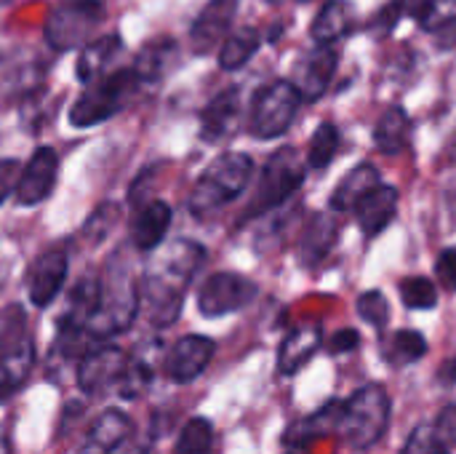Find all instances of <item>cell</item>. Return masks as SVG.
<instances>
[{
    "instance_id": "42",
    "label": "cell",
    "mask_w": 456,
    "mask_h": 454,
    "mask_svg": "<svg viewBox=\"0 0 456 454\" xmlns=\"http://www.w3.org/2000/svg\"><path fill=\"white\" fill-rule=\"evenodd\" d=\"M8 3H13V0H0V5H8Z\"/></svg>"
},
{
    "instance_id": "35",
    "label": "cell",
    "mask_w": 456,
    "mask_h": 454,
    "mask_svg": "<svg viewBox=\"0 0 456 454\" xmlns=\"http://www.w3.org/2000/svg\"><path fill=\"white\" fill-rule=\"evenodd\" d=\"M19 177H21V166H19V161H13V158H3V161H0V206L5 203V198H8L11 193H16Z\"/></svg>"
},
{
    "instance_id": "15",
    "label": "cell",
    "mask_w": 456,
    "mask_h": 454,
    "mask_svg": "<svg viewBox=\"0 0 456 454\" xmlns=\"http://www.w3.org/2000/svg\"><path fill=\"white\" fill-rule=\"evenodd\" d=\"M235 11H238V0H208L206 8L192 21V29H190L192 48L198 54H208L211 48L222 45L235 19Z\"/></svg>"
},
{
    "instance_id": "7",
    "label": "cell",
    "mask_w": 456,
    "mask_h": 454,
    "mask_svg": "<svg viewBox=\"0 0 456 454\" xmlns=\"http://www.w3.org/2000/svg\"><path fill=\"white\" fill-rule=\"evenodd\" d=\"M305 171H307V163L299 158L297 150L283 147V150L273 153L270 161L265 163L256 195L248 206V217H256L262 211L281 206L305 182Z\"/></svg>"
},
{
    "instance_id": "17",
    "label": "cell",
    "mask_w": 456,
    "mask_h": 454,
    "mask_svg": "<svg viewBox=\"0 0 456 454\" xmlns=\"http://www.w3.org/2000/svg\"><path fill=\"white\" fill-rule=\"evenodd\" d=\"M128 433H131L128 415L120 409H107L88 428L77 454H115V450L128 439Z\"/></svg>"
},
{
    "instance_id": "34",
    "label": "cell",
    "mask_w": 456,
    "mask_h": 454,
    "mask_svg": "<svg viewBox=\"0 0 456 454\" xmlns=\"http://www.w3.org/2000/svg\"><path fill=\"white\" fill-rule=\"evenodd\" d=\"M452 19H456V0H433V5L419 19V24L425 29H438L441 24H446Z\"/></svg>"
},
{
    "instance_id": "19",
    "label": "cell",
    "mask_w": 456,
    "mask_h": 454,
    "mask_svg": "<svg viewBox=\"0 0 456 454\" xmlns=\"http://www.w3.org/2000/svg\"><path fill=\"white\" fill-rule=\"evenodd\" d=\"M321 340H323V332L318 324L297 326L281 345V353H278L281 375H297L315 356V351L321 348Z\"/></svg>"
},
{
    "instance_id": "40",
    "label": "cell",
    "mask_w": 456,
    "mask_h": 454,
    "mask_svg": "<svg viewBox=\"0 0 456 454\" xmlns=\"http://www.w3.org/2000/svg\"><path fill=\"white\" fill-rule=\"evenodd\" d=\"M430 5H433V0H401V8L414 19H422Z\"/></svg>"
},
{
    "instance_id": "27",
    "label": "cell",
    "mask_w": 456,
    "mask_h": 454,
    "mask_svg": "<svg viewBox=\"0 0 456 454\" xmlns=\"http://www.w3.org/2000/svg\"><path fill=\"white\" fill-rule=\"evenodd\" d=\"M262 45V37L256 29L246 27L232 32L230 37H224L222 48H219V67L222 70H240Z\"/></svg>"
},
{
    "instance_id": "9",
    "label": "cell",
    "mask_w": 456,
    "mask_h": 454,
    "mask_svg": "<svg viewBox=\"0 0 456 454\" xmlns=\"http://www.w3.org/2000/svg\"><path fill=\"white\" fill-rule=\"evenodd\" d=\"M256 297V284L238 273H214L198 292V310L206 318H219L246 308Z\"/></svg>"
},
{
    "instance_id": "28",
    "label": "cell",
    "mask_w": 456,
    "mask_h": 454,
    "mask_svg": "<svg viewBox=\"0 0 456 454\" xmlns=\"http://www.w3.org/2000/svg\"><path fill=\"white\" fill-rule=\"evenodd\" d=\"M337 150H339V131H337V126H331V123L318 126V131L313 134L310 147H307V163H310V169H315V171L326 169L334 161Z\"/></svg>"
},
{
    "instance_id": "32",
    "label": "cell",
    "mask_w": 456,
    "mask_h": 454,
    "mask_svg": "<svg viewBox=\"0 0 456 454\" xmlns=\"http://www.w3.org/2000/svg\"><path fill=\"white\" fill-rule=\"evenodd\" d=\"M358 313H361V318H363L366 324L382 329V326L387 324V318H390L387 297H385L382 292H366V294H361V300H358Z\"/></svg>"
},
{
    "instance_id": "21",
    "label": "cell",
    "mask_w": 456,
    "mask_h": 454,
    "mask_svg": "<svg viewBox=\"0 0 456 454\" xmlns=\"http://www.w3.org/2000/svg\"><path fill=\"white\" fill-rule=\"evenodd\" d=\"M120 48H123L120 35H102V37L86 43L80 56H77V70H75L77 80L80 83H91V80L102 78L104 70L112 64V59L120 54Z\"/></svg>"
},
{
    "instance_id": "38",
    "label": "cell",
    "mask_w": 456,
    "mask_h": 454,
    "mask_svg": "<svg viewBox=\"0 0 456 454\" xmlns=\"http://www.w3.org/2000/svg\"><path fill=\"white\" fill-rule=\"evenodd\" d=\"M358 343H361V337H358V332H355V329H342V332H337V334L331 337L329 351H331L334 356H339V353H350V351H355V348H358Z\"/></svg>"
},
{
    "instance_id": "1",
    "label": "cell",
    "mask_w": 456,
    "mask_h": 454,
    "mask_svg": "<svg viewBox=\"0 0 456 454\" xmlns=\"http://www.w3.org/2000/svg\"><path fill=\"white\" fill-rule=\"evenodd\" d=\"M206 252L192 241H174L144 273L142 281V302L147 305V316L155 326H171L182 310L184 292L198 273Z\"/></svg>"
},
{
    "instance_id": "30",
    "label": "cell",
    "mask_w": 456,
    "mask_h": 454,
    "mask_svg": "<svg viewBox=\"0 0 456 454\" xmlns=\"http://www.w3.org/2000/svg\"><path fill=\"white\" fill-rule=\"evenodd\" d=\"M401 297L411 310H430L438 305V289L430 278H406L401 284Z\"/></svg>"
},
{
    "instance_id": "5",
    "label": "cell",
    "mask_w": 456,
    "mask_h": 454,
    "mask_svg": "<svg viewBox=\"0 0 456 454\" xmlns=\"http://www.w3.org/2000/svg\"><path fill=\"white\" fill-rule=\"evenodd\" d=\"M390 420V396L382 385H366L361 388L345 407H342V436L355 450L374 447Z\"/></svg>"
},
{
    "instance_id": "25",
    "label": "cell",
    "mask_w": 456,
    "mask_h": 454,
    "mask_svg": "<svg viewBox=\"0 0 456 454\" xmlns=\"http://www.w3.org/2000/svg\"><path fill=\"white\" fill-rule=\"evenodd\" d=\"M337 222L329 217V214H318L313 217V222L307 225L305 235H302V244H299V254L305 262H318L321 257L329 254V249L334 246L337 241Z\"/></svg>"
},
{
    "instance_id": "37",
    "label": "cell",
    "mask_w": 456,
    "mask_h": 454,
    "mask_svg": "<svg viewBox=\"0 0 456 454\" xmlns=\"http://www.w3.org/2000/svg\"><path fill=\"white\" fill-rule=\"evenodd\" d=\"M438 278L446 289H456V246L438 257Z\"/></svg>"
},
{
    "instance_id": "29",
    "label": "cell",
    "mask_w": 456,
    "mask_h": 454,
    "mask_svg": "<svg viewBox=\"0 0 456 454\" xmlns=\"http://www.w3.org/2000/svg\"><path fill=\"white\" fill-rule=\"evenodd\" d=\"M211 442H214V428L208 420L203 417H192L182 433H179V442H176V454H206L211 450Z\"/></svg>"
},
{
    "instance_id": "31",
    "label": "cell",
    "mask_w": 456,
    "mask_h": 454,
    "mask_svg": "<svg viewBox=\"0 0 456 454\" xmlns=\"http://www.w3.org/2000/svg\"><path fill=\"white\" fill-rule=\"evenodd\" d=\"M425 353H428V343H425V337L419 332L403 329V332L395 334V340H393V361L395 364L419 361Z\"/></svg>"
},
{
    "instance_id": "10",
    "label": "cell",
    "mask_w": 456,
    "mask_h": 454,
    "mask_svg": "<svg viewBox=\"0 0 456 454\" xmlns=\"http://www.w3.org/2000/svg\"><path fill=\"white\" fill-rule=\"evenodd\" d=\"M126 353L115 345H99L91 348L80 364H77V385L80 391H86L88 396L104 393L110 388H118L126 372Z\"/></svg>"
},
{
    "instance_id": "43",
    "label": "cell",
    "mask_w": 456,
    "mask_h": 454,
    "mask_svg": "<svg viewBox=\"0 0 456 454\" xmlns=\"http://www.w3.org/2000/svg\"><path fill=\"white\" fill-rule=\"evenodd\" d=\"M0 401H5V393L3 391H0Z\"/></svg>"
},
{
    "instance_id": "11",
    "label": "cell",
    "mask_w": 456,
    "mask_h": 454,
    "mask_svg": "<svg viewBox=\"0 0 456 454\" xmlns=\"http://www.w3.org/2000/svg\"><path fill=\"white\" fill-rule=\"evenodd\" d=\"M337 64H339V51L331 43H318L310 54H305L291 75V83L299 91V96L307 102L323 96L337 72Z\"/></svg>"
},
{
    "instance_id": "36",
    "label": "cell",
    "mask_w": 456,
    "mask_h": 454,
    "mask_svg": "<svg viewBox=\"0 0 456 454\" xmlns=\"http://www.w3.org/2000/svg\"><path fill=\"white\" fill-rule=\"evenodd\" d=\"M436 433H438V439H441L446 447L456 444V407H449V409L441 412V417H438V423H436Z\"/></svg>"
},
{
    "instance_id": "8",
    "label": "cell",
    "mask_w": 456,
    "mask_h": 454,
    "mask_svg": "<svg viewBox=\"0 0 456 454\" xmlns=\"http://www.w3.org/2000/svg\"><path fill=\"white\" fill-rule=\"evenodd\" d=\"M305 99L299 96V91L294 88V83L278 80L267 88L259 91L254 110H251V131L259 139H275L281 134H286V128L294 123L299 104Z\"/></svg>"
},
{
    "instance_id": "41",
    "label": "cell",
    "mask_w": 456,
    "mask_h": 454,
    "mask_svg": "<svg viewBox=\"0 0 456 454\" xmlns=\"http://www.w3.org/2000/svg\"><path fill=\"white\" fill-rule=\"evenodd\" d=\"M0 454H11V447H8V436L0 431Z\"/></svg>"
},
{
    "instance_id": "13",
    "label": "cell",
    "mask_w": 456,
    "mask_h": 454,
    "mask_svg": "<svg viewBox=\"0 0 456 454\" xmlns=\"http://www.w3.org/2000/svg\"><path fill=\"white\" fill-rule=\"evenodd\" d=\"M64 278H67V249L64 246L45 249L35 260V265L29 270V281H27L32 305L35 308H48L56 300V294L61 292Z\"/></svg>"
},
{
    "instance_id": "33",
    "label": "cell",
    "mask_w": 456,
    "mask_h": 454,
    "mask_svg": "<svg viewBox=\"0 0 456 454\" xmlns=\"http://www.w3.org/2000/svg\"><path fill=\"white\" fill-rule=\"evenodd\" d=\"M403 454H449V447L438 439L436 425H422L411 433Z\"/></svg>"
},
{
    "instance_id": "12",
    "label": "cell",
    "mask_w": 456,
    "mask_h": 454,
    "mask_svg": "<svg viewBox=\"0 0 456 454\" xmlns=\"http://www.w3.org/2000/svg\"><path fill=\"white\" fill-rule=\"evenodd\" d=\"M56 171H59V155L51 147H37L32 158L27 161V166L21 169V177L13 193L19 206L43 203L56 185Z\"/></svg>"
},
{
    "instance_id": "26",
    "label": "cell",
    "mask_w": 456,
    "mask_h": 454,
    "mask_svg": "<svg viewBox=\"0 0 456 454\" xmlns=\"http://www.w3.org/2000/svg\"><path fill=\"white\" fill-rule=\"evenodd\" d=\"M350 29V8L345 0H329L318 11L313 21V40L315 43H334Z\"/></svg>"
},
{
    "instance_id": "2",
    "label": "cell",
    "mask_w": 456,
    "mask_h": 454,
    "mask_svg": "<svg viewBox=\"0 0 456 454\" xmlns=\"http://www.w3.org/2000/svg\"><path fill=\"white\" fill-rule=\"evenodd\" d=\"M139 289L136 281L131 278L128 268H123L120 262H110V268L102 273L99 278V294H96V308L86 324V329L102 340V337H112L126 332L136 313H139Z\"/></svg>"
},
{
    "instance_id": "22",
    "label": "cell",
    "mask_w": 456,
    "mask_h": 454,
    "mask_svg": "<svg viewBox=\"0 0 456 454\" xmlns=\"http://www.w3.org/2000/svg\"><path fill=\"white\" fill-rule=\"evenodd\" d=\"M377 185H379V174H377L374 166L363 163V166L353 169V171L339 182V187L334 190V195H331V209H334V211H350V209H355V206L363 201V195H369Z\"/></svg>"
},
{
    "instance_id": "23",
    "label": "cell",
    "mask_w": 456,
    "mask_h": 454,
    "mask_svg": "<svg viewBox=\"0 0 456 454\" xmlns=\"http://www.w3.org/2000/svg\"><path fill=\"white\" fill-rule=\"evenodd\" d=\"M174 62H176V43L168 40V37H163V40L147 43L142 48V54L136 56V62H134L131 70L136 72L139 83H155V80H160L168 72V67Z\"/></svg>"
},
{
    "instance_id": "4",
    "label": "cell",
    "mask_w": 456,
    "mask_h": 454,
    "mask_svg": "<svg viewBox=\"0 0 456 454\" xmlns=\"http://www.w3.org/2000/svg\"><path fill=\"white\" fill-rule=\"evenodd\" d=\"M139 78L134 70H120L112 75H102L88 83L86 91L69 107V123L75 128H91L110 120L115 112L123 110L128 96L139 88Z\"/></svg>"
},
{
    "instance_id": "39",
    "label": "cell",
    "mask_w": 456,
    "mask_h": 454,
    "mask_svg": "<svg viewBox=\"0 0 456 454\" xmlns=\"http://www.w3.org/2000/svg\"><path fill=\"white\" fill-rule=\"evenodd\" d=\"M436 35H438V43H441L444 48H454L456 45V19L446 21V24H441V27L436 29Z\"/></svg>"
},
{
    "instance_id": "14",
    "label": "cell",
    "mask_w": 456,
    "mask_h": 454,
    "mask_svg": "<svg viewBox=\"0 0 456 454\" xmlns=\"http://www.w3.org/2000/svg\"><path fill=\"white\" fill-rule=\"evenodd\" d=\"M214 359V343L200 334H187L182 337L166 356V375L184 385L192 383Z\"/></svg>"
},
{
    "instance_id": "18",
    "label": "cell",
    "mask_w": 456,
    "mask_h": 454,
    "mask_svg": "<svg viewBox=\"0 0 456 454\" xmlns=\"http://www.w3.org/2000/svg\"><path fill=\"white\" fill-rule=\"evenodd\" d=\"M395 209H398V190L379 182V185H377L369 195H363V201L355 206L361 230H363L366 235L382 233V230L393 222Z\"/></svg>"
},
{
    "instance_id": "6",
    "label": "cell",
    "mask_w": 456,
    "mask_h": 454,
    "mask_svg": "<svg viewBox=\"0 0 456 454\" xmlns=\"http://www.w3.org/2000/svg\"><path fill=\"white\" fill-rule=\"evenodd\" d=\"M104 19L102 0H67L45 19V43L56 51H72L91 43V35Z\"/></svg>"
},
{
    "instance_id": "16",
    "label": "cell",
    "mask_w": 456,
    "mask_h": 454,
    "mask_svg": "<svg viewBox=\"0 0 456 454\" xmlns=\"http://www.w3.org/2000/svg\"><path fill=\"white\" fill-rule=\"evenodd\" d=\"M240 120V94L238 88H227L219 96H214L203 115H200V136L203 142H222L227 139Z\"/></svg>"
},
{
    "instance_id": "20",
    "label": "cell",
    "mask_w": 456,
    "mask_h": 454,
    "mask_svg": "<svg viewBox=\"0 0 456 454\" xmlns=\"http://www.w3.org/2000/svg\"><path fill=\"white\" fill-rule=\"evenodd\" d=\"M171 227V209L163 201H150L147 206L139 209L134 225H131V238L134 246L142 252H152L163 244L166 233Z\"/></svg>"
},
{
    "instance_id": "24",
    "label": "cell",
    "mask_w": 456,
    "mask_h": 454,
    "mask_svg": "<svg viewBox=\"0 0 456 454\" xmlns=\"http://www.w3.org/2000/svg\"><path fill=\"white\" fill-rule=\"evenodd\" d=\"M409 134H411V120L406 115V110L401 107H390L382 112V118L377 120L374 128V142L385 155H398L406 144H409Z\"/></svg>"
},
{
    "instance_id": "3",
    "label": "cell",
    "mask_w": 456,
    "mask_h": 454,
    "mask_svg": "<svg viewBox=\"0 0 456 454\" xmlns=\"http://www.w3.org/2000/svg\"><path fill=\"white\" fill-rule=\"evenodd\" d=\"M251 174H254V161L246 153L219 155L203 171V177L195 182V187L187 198V209L195 217H206V214L227 206L246 190V185L251 182Z\"/></svg>"
}]
</instances>
